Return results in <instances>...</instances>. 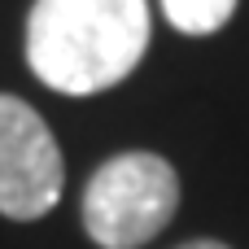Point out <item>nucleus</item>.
Here are the masks:
<instances>
[{"label":"nucleus","instance_id":"obj_1","mask_svg":"<svg viewBox=\"0 0 249 249\" xmlns=\"http://www.w3.org/2000/svg\"><path fill=\"white\" fill-rule=\"evenodd\" d=\"M144 53L149 0H35L26 13V66L61 96L123 83Z\"/></svg>","mask_w":249,"mask_h":249},{"label":"nucleus","instance_id":"obj_2","mask_svg":"<svg viewBox=\"0 0 249 249\" xmlns=\"http://www.w3.org/2000/svg\"><path fill=\"white\" fill-rule=\"evenodd\" d=\"M179 210V175L166 158L131 149L92 171L83 188V232L101 249L149 245Z\"/></svg>","mask_w":249,"mask_h":249},{"label":"nucleus","instance_id":"obj_3","mask_svg":"<svg viewBox=\"0 0 249 249\" xmlns=\"http://www.w3.org/2000/svg\"><path fill=\"white\" fill-rule=\"evenodd\" d=\"M66 184L61 149L48 123L22 101L0 92V214L13 223L44 219Z\"/></svg>","mask_w":249,"mask_h":249},{"label":"nucleus","instance_id":"obj_4","mask_svg":"<svg viewBox=\"0 0 249 249\" xmlns=\"http://www.w3.org/2000/svg\"><path fill=\"white\" fill-rule=\"evenodd\" d=\"M162 13L184 35H214L236 13V0H162Z\"/></svg>","mask_w":249,"mask_h":249},{"label":"nucleus","instance_id":"obj_5","mask_svg":"<svg viewBox=\"0 0 249 249\" xmlns=\"http://www.w3.org/2000/svg\"><path fill=\"white\" fill-rule=\"evenodd\" d=\"M179 249H232V245H223V241H184Z\"/></svg>","mask_w":249,"mask_h":249}]
</instances>
